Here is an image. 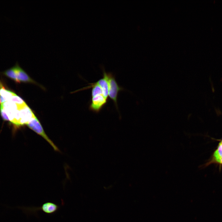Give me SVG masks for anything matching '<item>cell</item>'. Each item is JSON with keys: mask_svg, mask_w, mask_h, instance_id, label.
Instances as JSON below:
<instances>
[{"mask_svg": "<svg viewBox=\"0 0 222 222\" xmlns=\"http://www.w3.org/2000/svg\"><path fill=\"white\" fill-rule=\"evenodd\" d=\"M26 125L30 128L47 141L55 150H59L58 148L46 134L40 122L35 116L32 118Z\"/></svg>", "mask_w": 222, "mask_h": 222, "instance_id": "obj_3", "label": "cell"}, {"mask_svg": "<svg viewBox=\"0 0 222 222\" xmlns=\"http://www.w3.org/2000/svg\"><path fill=\"white\" fill-rule=\"evenodd\" d=\"M105 74L109 85L108 96L113 101L117 109V99L118 94L120 91L123 90V88L118 85L112 73L105 72Z\"/></svg>", "mask_w": 222, "mask_h": 222, "instance_id": "obj_2", "label": "cell"}, {"mask_svg": "<svg viewBox=\"0 0 222 222\" xmlns=\"http://www.w3.org/2000/svg\"><path fill=\"white\" fill-rule=\"evenodd\" d=\"M107 100L102 95H97L92 97L89 109L95 113L99 112L106 104Z\"/></svg>", "mask_w": 222, "mask_h": 222, "instance_id": "obj_5", "label": "cell"}, {"mask_svg": "<svg viewBox=\"0 0 222 222\" xmlns=\"http://www.w3.org/2000/svg\"><path fill=\"white\" fill-rule=\"evenodd\" d=\"M222 159V144L219 143L217 148L215 151L213 155L212 161L217 162Z\"/></svg>", "mask_w": 222, "mask_h": 222, "instance_id": "obj_10", "label": "cell"}, {"mask_svg": "<svg viewBox=\"0 0 222 222\" xmlns=\"http://www.w3.org/2000/svg\"><path fill=\"white\" fill-rule=\"evenodd\" d=\"M90 86L91 88H92L91 93L92 97H94L97 95H103L102 89L96 82L91 84Z\"/></svg>", "mask_w": 222, "mask_h": 222, "instance_id": "obj_9", "label": "cell"}, {"mask_svg": "<svg viewBox=\"0 0 222 222\" xmlns=\"http://www.w3.org/2000/svg\"><path fill=\"white\" fill-rule=\"evenodd\" d=\"M102 69L103 71V77L96 82L101 88L102 92L103 95L106 99H107L109 94L108 83L105 72L103 67H102Z\"/></svg>", "mask_w": 222, "mask_h": 222, "instance_id": "obj_7", "label": "cell"}, {"mask_svg": "<svg viewBox=\"0 0 222 222\" xmlns=\"http://www.w3.org/2000/svg\"><path fill=\"white\" fill-rule=\"evenodd\" d=\"M8 101H10L16 104L18 107H21L26 104L24 101L16 94H14Z\"/></svg>", "mask_w": 222, "mask_h": 222, "instance_id": "obj_12", "label": "cell"}, {"mask_svg": "<svg viewBox=\"0 0 222 222\" xmlns=\"http://www.w3.org/2000/svg\"><path fill=\"white\" fill-rule=\"evenodd\" d=\"M19 115V126L27 124L35 115L31 109L26 104L21 107H18Z\"/></svg>", "mask_w": 222, "mask_h": 222, "instance_id": "obj_4", "label": "cell"}, {"mask_svg": "<svg viewBox=\"0 0 222 222\" xmlns=\"http://www.w3.org/2000/svg\"><path fill=\"white\" fill-rule=\"evenodd\" d=\"M3 74L6 76L13 80L16 82L18 83L14 67L6 70L3 72Z\"/></svg>", "mask_w": 222, "mask_h": 222, "instance_id": "obj_11", "label": "cell"}, {"mask_svg": "<svg viewBox=\"0 0 222 222\" xmlns=\"http://www.w3.org/2000/svg\"><path fill=\"white\" fill-rule=\"evenodd\" d=\"M0 114L2 119L5 121H9L8 117L4 108L2 105H0Z\"/></svg>", "mask_w": 222, "mask_h": 222, "instance_id": "obj_13", "label": "cell"}, {"mask_svg": "<svg viewBox=\"0 0 222 222\" xmlns=\"http://www.w3.org/2000/svg\"><path fill=\"white\" fill-rule=\"evenodd\" d=\"M15 94L13 92L6 89L0 82V96L2 97L6 101H9Z\"/></svg>", "mask_w": 222, "mask_h": 222, "instance_id": "obj_8", "label": "cell"}, {"mask_svg": "<svg viewBox=\"0 0 222 222\" xmlns=\"http://www.w3.org/2000/svg\"><path fill=\"white\" fill-rule=\"evenodd\" d=\"M16 73L17 80L19 83L20 82L36 83L25 72L17 63L13 66Z\"/></svg>", "mask_w": 222, "mask_h": 222, "instance_id": "obj_6", "label": "cell"}, {"mask_svg": "<svg viewBox=\"0 0 222 222\" xmlns=\"http://www.w3.org/2000/svg\"><path fill=\"white\" fill-rule=\"evenodd\" d=\"M20 208L27 215H34L37 216V212L39 211H42L48 215L53 214L59 210L60 206L54 202H47L39 207H22Z\"/></svg>", "mask_w": 222, "mask_h": 222, "instance_id": "obj_1", "label": "cell"}]
</instances>
